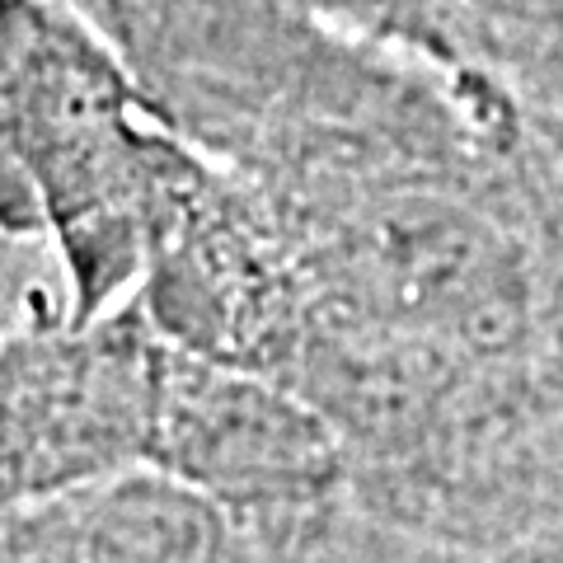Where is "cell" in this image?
Wrapping results in <instances>:
<instances>
[{"instance_id":"6da1fadb","label":"cell","mask_w":563,"mask_h":563,"mask_svg":"<svg viewBox=\"0 0 563 563\" xmlns=\"http://www.w3.org/2000/svg\"><path fill=\"white\" fill-rule=\"evenodd\" d=\"M174 146L136 122L122 62L52 0H0V235L47 240L76 320L141 287Z\"/></svg>"},{"instance_id":"7a4b0ae2","label":"cell","mask_w":563,"mask_h":563,"mask_svg":"<svg viewBox=\"0 0 563 563\" xmlns=\"http://www.w3.org/2000/svg\"><path fill=\"white\" fill-rule=\"evenodd\" d=\"M165 347L136 301L0 339V521L151 465Z\"/></svg>"},{"instance_id":"3957f363","label":"cell","mask_w":563,"mask_h":563,"mask_svg":"<svg viewBox=\"0 0 563 563\" xmlns=\"http://www.w3.org/2000/svg\"><path fill=\"white\" fill-rule=\"evenodd\" d=\"M151 465L217 507L268 503L324 479L329 437L301 404L258 376L169 343Z\"/></svg>"},{"instance_id":"277c9868","label":"cell","mask_w":563,"mask_h":563,"mask_svg":"<svg viewBox=\"0 0 563 563\" xmlns=\"http://www.w3.org/2000/svg\"><path fill=\"white\" fill-rule=\"evenodd\" d=\"M20 563H221L225 507L161 465L70 488L5 517Z\"/></svg>"},{"instance_id":"5b68a950","label":"cell","mask_w":563,"mask_h":563,"mask_svg":"<svg viewBox=\"0 0 563 563\" xmlns=\"http://www.w3.org/2000/svg\"><path fill=\"white\" fill-rule=\"evenodd\" d=\"M352 273L395 314H451L479 282V244L446 211H385L352 240Z\"/></svg>"},{"instance_id":"8992f818","label":"cell","mask_w":563,"mask_h":563,"mask_svg":"<svg viewBox=\"0 0 563 563\" xmlns=\"http://www.w3.org/2000/svg\"><path fill=\"white\" fill-rule=\"evenodd\" d=\"M488 5H503V10H540V0H488Z\"/></svg>"}]
</instances>
